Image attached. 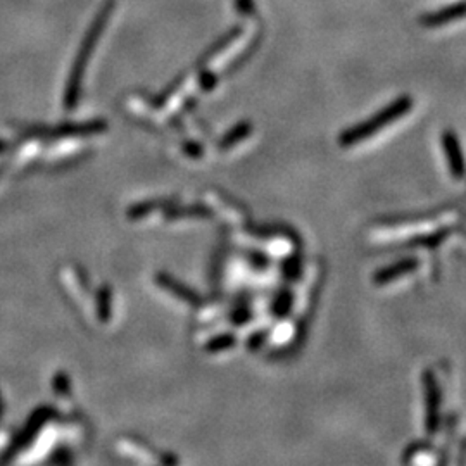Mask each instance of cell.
I'll return each instance as SVG.
<instances>
[{"instance_id": "obj_1", "label": "cell", "mask_w": 466, "mask_h": 466, "mask_svg": "<svg viewBox=\"0 0 466 466\" xmlns=\"http://www.w3.org/2000/svg\"><path fill=\"white\" fill-rule=\"evenodd\" d=\"M413 107V100L411 97H399L397 100H394L392 104L382 109L380 113H376L375 116H371L370 119H366L364 123H359V125L352 126V128L345 130L341 137H338V144L342 147H349V145L359 144V142L370 139V137L375 135L376 132L383 130L385 126H389L390 123H394L396 119L402 118L404 114H408Z\"/></svg>"}, {"instance_id": "obj_2", "label": "cell", "mask_w": 466, "mask_h": 466, "mask_svg": "<svg viewBox=\"0 0 466 466\" xmlns=\"http://www.w3.org/2000/svg\"><path fill=\"white\" fill-rule=\"evenodd\" d=\"M425 396H427V415H425V428L428 435H434L441 427V389L435 375L430 370L423 373Z\"/></svg>"}, {"instance_id": "obj_3", "label": "cell", "mask_w": 466, "mask_h": 466, "mask_svg": "<svg viewBox=\"0 0 466 466\" xmlns=\"http://www.w3.org/2000/svg\"><path fill=\"white\" fill-rule=\"evenodd\" d=\"M442 149L444 154H446L447 164H449V170L453 173V177L456 180H461V178L466 174V161H465V154L461 151V145L458 142V137L454 135V132L451 130H446L442 135Z\"/></svg>"}, {"instance_id": "obj_4", "label": "cell", "mask_w": 466, "mask_h": 466, "mask_svg": "<svg viewBox=\"0 0 466 466\" xmlns=\"http://www.w3.org/2000/svg\"><path fill=\"white\" fill-rule=\"evenodd\" d=\"M416 268H418V259H416V257H406V259L397 261V263L376 271V273L373 275V282H375L376 285H385V283H390L394 282V280L411 273Z\"/></svg>"}, {"instance_id": "obj_5", "label": "cell", "mask_w": 466, "mask_h": 466, "mask_svg": "<svg viewBox=\"0 0 466 466\" xmlns=\"http://www.w3.org/2000/svg\"><path fill=\"white\" fill-rule=\"evenodd\" d=\"M466 18V2L454 4V6L444 7V9L437 11V13L427 14L421 18V25L425 28H439V26H446L451 21H458Z\"/></svg>"}, {"instance_id": "obj_6", "label": "cell", "mask_w": 466, "mask_h": 466, "mask_svg": "<svg viewBox=\"0 0 466 466\" xmlns=\"http://www.w3.org/2000/svg\"><path fill=\"white\" fill-rule=\"evenodd\" d=\"M292 303H294V296L289 292V290H283V292H280V296L275 299V304H273L275 315L280 316V318L289 315L290 309H292Z\"/></svg>"}, {"instance_id": "obj_7", "label": "cell", "mask_w": 466, "mask_h": 466, "mask_svg": "<svg viewBox=\"0 0 466 466\" xmlns=\"http://www.w3.org/2000/svg\"><path fill=\"white\" fill-rule=\"evenodd\" d=\"M249 132H251V125H247V123H242V125H238L237 128H235L233 132L230 133L225 140H223V147H226V145H233V144H237L238 140L245 139V137L249 135Z\"/></svg>"}, {"instance_id": "obj_8", "label": "cell", "mask_w": 466, "mask_h": 466, "mask_svg": "<svg viewBox=\"0 0 466 466\" xmlns=\"http://www.w3.org/2000/svg\"><path fill=\"white\" fill-rule=\"evenodd\" d=\"M263 338H264L263 334L254 335V337L251 338V344H249V348H251V349H257L261 344H263Z\"/></svg>"}]
</instances>
